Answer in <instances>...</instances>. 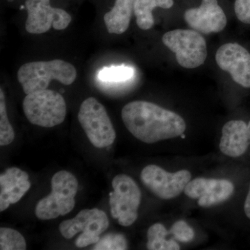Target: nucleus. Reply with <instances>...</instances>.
<instances>
[{
  "label": "nucleus",
  "instance_id": "f257e3e1",
  "mask_svg": "<svg viewBox=\"0 0 250 250\" xmlns=\"http://www.w3.org/2000/svg\"><path fill=\"white\" fill-rule=\"evenodd\" d=\"M121 116L128 131L148 144L178 137L187 129L186 122L177 113L149 102L128 103Z\"/></svg>",
  "mask_w": 250,
  "mask_h": 250
},
{
  "label": "nucleus",
  "instance_id": "f03ea898",
  "mask_svg": "<svg viewBox=\"0 0 250 250\" xmlns=\"http://www.w3.org/2000/svg\"><path fill=\"white\" fill-rule=\"evenodd\" d=\"M76 78L75 66L60 59L27 62L18 71V82L26 95L47 89L51 81H58L68 85L74 83Z\"/></svg>",
  "mask_w": 250,
  "mask_h": 250
},
{
  "label": "nucleus",
  "instance_id": "7ed1b4c3",
  "mask_svg": "<svg viewBox=\"0 0 250 250\" xmlns=\"http://www.w3.org/2000/svg\"><path fill=\"white\" fill-rule=\"evenodd\" d=\"M78 181L70 172L59 171L52 179V192L42 199L36 207V217L51 220L70 213L75 205Z\"/></svg>",
  "mask_w": 250,
  "mask_h": 250
},
{
  "label": "nucleus",
  "instance_id": "20e7f679",
  "mask_svg": "<svg viewBox=\"0 0 250 250\" xmlns=\"http://www.w3.org/2000/svg\"><path fill=\"white\" fill-rule=\"evenodd\" d=\"M23 111L31 124L49 128L64 121L67 106L60 93L45 89L28 94L23 101Z\"/></svg>",
  "mask_w": 250,
  "mask_h": 250
},
{
  "label": "nucleus",
  "instance_id": "39448f33",
  "mask_svg": "<svg viewBox=\"0 0 250 250\" xmlns=\"http://www.w3.org/2000/svg\"><path fill=\"white\" fill-rule=\"evenodd\" d=\"M78 120L90 142L95 147H108L116 134L107 111L95 98H87L81 104Z\"/></svg>",
  "mask_w": 250,
  "mask_h": 250
},
{
  "label": "nucleus",
  "instance_id": "423d86ee",
  "mask_svg": "<svg viewBox=\"0 0 250 250\" xmlns=\"http://www.w3.org/2000/svg\"><path fill=\"white\" fill-rule=\"evenodd\" d=\"M162 41L175 54L177 62L184 68L200 67L207 59V42L198 31L175 29L166 33Z\"/></svg>",
  "mask_w": 250,
  "mask_h": 250
},
{
  "label": "nucleus",
  "instance_id": "0eeeda50",
  "mask_svg": "<svg viewBox=\"0 0 250 250\" xmlns=\"http://www.w3.org/2000/svg\"><path fill=\"white\" fill-rule=\"evenodd\" d=\"M113 191L109 193L112 217L123 227L133 225L138 218L141 191L136 182L126 174H118L112 182Z\"/></svg>",
  "mask_w": 250,
  "mask_h": 250
},
{
  "label": "nucleus",
  "instance_id": "6e6552de",
  "mask_svg": "<svg viewBox=\"0 0 250 250\" xmlns=\"http://www.w3.org/2000/svg\"><path fill=\"white\" fill-rule=\"evenodd\" d=\"M109 222L107 215L98 208L83 209L70 220L62 221L59 225V231L66 239L73 238L82 231L77 238V248H84L98 243L100 235L107 229Z\"/></svg>",
  "mask_w": 250,
  "mask_h": 250
},
{
  "label": "nucleus",
  "instance_id": "1a4fd4ad",
  "mask_svg": "<svg viewBox=\"0 0 250 250\" xmlns=\"http://www.w3.org/2000/svg\"><path fill=\"white\" fill-rule=\"evenodd\" d=\"M191 173L187 170L172 173L156 165L146 166L141 174L143 184L162 200H171L179 196L191 180Z\"/></svg>",
  "mask_w": 250,
  "mask_h": 250
},
{
  "label": "nucleus",
  "instance_id": "9d476101",
  "mask_svg": "<svg viewBox=\"0 0 250 250\" xmlns=\"http://www.w3.org/2000/svg\"><path fill=\"white\" fill-rule=\"evenodd\" d=\"M28 16L25 29L31 34L47 32L53 27L63 30L71 22V16L65 10L52 7L50 0H26Z\"/></svg>",
  "mask_w": 250,
  "mask_h": 250
},
{
  "label": "nucleus",
  "instance_id": "9b49d317",
  "mask_svg": "<svg viewBox=\"0 0 250 250\" xmlns=\"http://www.w3.org/2000/svg\"><path fill=\"white\" fill-rule=\"evenodd\" d=\"M215 61L219 67L228 72L233 80L244 88H250V53L238 43L220 46Z\"/></svg>",
  "mask_w": 250,
  "mask_h": 250
},
{
  "label": "nucleus",
  "instance_id": "f8f14e48",
  "mask_svg": "<svg viewBox=\"0 0 250 250\" xmlns=\"http://www.w3.org/2000/svg\"><path fill=\"white\" fill-rule=\"evenodd\" d=\"M234 191V185L227 179H194L188 183L184 193L191 199H198V205L208 208L228 200Z\"/></svg>",
  "mask_w": 250,
  "mask_h": 250
},
{
  "label": "nucleus",
  "instance_id": "ddd939ff",
  "mask_svg": "<svg viewBox=\"0 0 250 250\" xmlns=\"http://www.w3.org/2000/svg\"><path fill=\"white\" fill-rule=\"evenodd\" d=\"M188 25L193 30L208 34L220 32L227 25V17L218 0H202L198 8L187 10L184 15Z\"/></svg>",
  "mask_w": 250,
  "mask_h": 250
},
{
  "label": "nucleus",
  "instance_id": "4468645a",
  "mask_svg": "<svg viewBox=\"0 0 250 250\" xmlns=\"http://www.w3.org/2000/svg\"><path fill=\"white\" fill-rule=\"evenodd\" d=\"M250 146L248 123L241 120H233L224 125L219 146L224 154L229 157H241Z\"/></svg>",
  "mask_w": 250,
  "mask_h": 250
},
{
  "label": "nucleus",
  "instance_id": "2eb2a0df",
  "mask_svg": "<svg viewBox=\"0 0 250 250\" xmlns=\"http://www.w3.org/2000/svg\"><path fill=\"white\" fill-rule=\"evenodd\" d=\"M30 187L27 172L18 167L7 169L0 176V211H4L11 204L17 203Z\"/></svg>",
  "mask_w": 250,
  "mask_h": 250
},
{
  "label": "nucleus",
  "instance_id": "dca6fc26",
  "mask_svg": "<svg viewBox=\"0 0 250 250\" xmlns=\"http://www.w3.org/2000/svg\"><path fill=\"white\" fill-rule=\"evenodd\" d=\"M136 0H116L114 6L104 16L105 25L109 34H123L127 30L134 12Z\"/></svg>",
  "mask_w": 250,
  "mask_h": 250
},
{
  "label": "nucleus",
  "instance_id": "f3484780",
  "mask_svg": "<svg viewBox=\"0 0 250 250\" xmlns=\"http://www.w3.org/2000/svg\"><path fill=\"white\" fill-rule=\"evenodd\" d=\"M173 4V0H136L134 13L138 27L143 30H149L154 24L153 10L156 7L170 9Z\"/></svg>",
  "mask_w": 250,
  "mask_h": 250
},
{
  "label": "nucleus",
  "instance_id": "a211bd4d",
  "mask_svg": "<svg viewBox=\"0 0 250 250\" xmlns=\"http://www.w3.org/2000/svg\"><path fill=\"white\" fill-rule=\"evenodd\" d=\"M169 231L161 224L156 223L147 231V248L149 250H179L180 246L173 239H167Z\"/></svg>",
  "mask_w": 250,
  "mask_h": 250
},
{
  "label": "nucleus",
  "instance_id": "6ab92c4d",
  "mask_svg": "<svg viewBox=\"0 0 250 250\" xmlns=\"http://www.w3.org/2000/svg\"><path fill=\"white\" fill-rule=\"evenodd\" d=\"M25 239L21 233L11 228H0V250H26Z\"/></svg>",
  "mask_w": 250,
  "mask_h": 250
},
{
  "label": "nucleus",
  "instance_id": "aec40b11",
  "mask_svg": "<svg viewBox=\"0 0 250 250\" xmlns=\"http://www.w3.org/2000/svg\"><path fill=\"white\" fill-rule=\"evenodd\" d=\"M15 138L14 130L10 124L6 113V102L2 89H0V146L11 144Z\"/></svg>",
  "mask_w": 250,
  "mask_h": 250
},
{
  "label": "nucleus",
  "instance_id": "412c9836",
  "mask_svg": "<svg viewBox=\"0 0 250 250\" xmlns=\"http://www.w3.org/2000/svg\"><path fill=\"white\" fill-rule=\"evenodd\" d=\"M132 67L121 65L104 67L99 72L98 77L100 80L108 82H121L129 80L134 75Z\"/></svg>",
  "mask_w": 250,
  "mask_h": 250
},
{
  "label": "nucleus",
  "instance_id": "4be33fe9",
  "mask_svg": "<svg viewBox=\"0 0 250 250\" xmlns=\"http://www.w3.org/2000/svg\"><path fill=\"white\" fill-rule=\"evenodd\" d=\"M127 249L126 238L121 233H108L95 243L93 250H125Z\"/></svg>",
  "mask_w": 250,
  "mask_h": 250
},
{
  "label": "nucleus",
  "instance_id": "5701e85b",
  "mask_svg": "<svg viewBox=\"0 0 250 250\" xmlns=\"http://www.w3.org/2000/svg\"><path fill=\"white\" fill-rule=\"evenodd\" d=\"M177 241L182 243H188L193 240L195 236L193 229L184 220H179L172 225L170 231Z\"/></svg>",
  "mask_w": 250,
  "mask_h": 250
},
{
  "label": "nucleus",
  "instance_id": "b1692460",
  "mask_svg": "<svg viewBox=\"0 0 250 250\" xmlns=\"http://www.w3.org/2000/svg\"><path fill=\"white\" fill-rule=\"evenodd\" d=\"M234 11L241 22L250 24V0H235Z\"/></svg>",
  "mask_w": 250,
  "mask_h": 250
},
{
  "label": "nucleus",
  "instance_id": "393cba45",
  "mask_svg": "<svg viewBox=\"0 0 250 250\" xmlns=\"http://www.w3.org/2000/svg\"><path fill=\"white\" fill-rule=\"evenodd\" d=\"M243 210H244L245 215H246L247 218L250 220V184L248 193H247L246 200H245Z\"/></svg>",
  "mask_w": 250,
  "mask_h": 250
},
{
  "label": "nucleus",
  "instance_id": "a878e982",
  "mask_svg": "<svg viewBox=\"0 0 250 250\" xmlns=\"http://www.w3.org/2000/svg\"><path fill=\"white\" fill-rule=\"evenodd\" d=\"M248 132H249L250 140V121L248 123Z\"/></svg>",
  "mask_w": 250,
  "mask_h": 250
},
{
  "label": "nucleus",
  "instance_id": "bb28decb",
  "mask_svg": "<svg viewBox=\"0 0 250 250\" xmlns=\"http://www.w3.org/2000/svg\"><path fill=\"white\" fill-rule=\"evenodd\" d=\"M181 137L182 138V139H185V136H184V134L181 135Z\"/></svg>",
  "mask_w": 250,
  "mask_h": 250
}]
</instances>
